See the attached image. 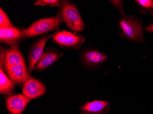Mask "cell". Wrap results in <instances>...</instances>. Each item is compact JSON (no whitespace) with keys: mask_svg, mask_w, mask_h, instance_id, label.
<instances>
[{"mask_svg":"<svg viewBox=\"0 0 153 114\" xmlns=\"http://www.w3.org/2000/svg\"><path fill=\"white\" fill-rule=\"evenodd\" d=\"M119 36L130 42L138 44L144 43L143 22L132 15L121 16L118 22Z\"/></svg>","mask_w":153,"mask_h":114,"instance_id":"6da1fadb","label":"cell"},{"mask_svg":"<svg viewBox=\"0 0 153 114\" xmlns=\"http://www.w3.org/2000/svg\"><path fill=\"white\" fill-rule=\"evenodd\" d=\"M59 10L61 18L68 28L75 32H80L85 29L79 12L75 5L68 1H60Z\"/></svg>","mask_w":153,"mask_h":114,"instance_id":"7a4b0ae2","label":"cell"},{"mask_svg":"<svg viewBox=\"0 0 153 114\" xmlns=\"http://www.w3.org/2000/svg\"><path fill=\"white\" fill-rule=\"evenodd\" d=\"M63 22L58 13L54 17L39 20L24 29L25 38L37 36L55 30Z\"/></svg>","mask_w":153,"mask_h":114,"instance_id":"3957f363","label":"cell"},{"mask_svg":"<svg viewBox=\"0 0 153 114\" xmlns=\"http://www.w3.org/2000/svg\"><path fill=\"white\" fill-rule=\"evenodd\" d=\"M51 37L55 43L65 49H79L85 41L82 35L66 30L55 32Z\"/></svg>","mask_w":153,"mask_h":114,"instance_id":"277c9868","label":"cell"},{"mask_svg":"<svg viewBox=\"0 0 153 114\" xmlns=\"http://www.w3.org/2000/svg\"><path fill=\"white\" fill-rule=\"evenodd\" d=\"M25 38L24 29L21 27L0 28V41L10 46L19 45Z\"/></svg>","mask_w":153,"mask_h":114,"instance_id":"5b68a950","label":"cell"},{"mask_svg":"<svg viewBox=\"0 0 153 114\" xmlns=\"http://www.w3.org/2000/svg\"><path fill=\"white\" fill-rule=\"evenodd\" d=\"M51 37V35H46L39 38L31 46L28 53L29 71L31 74L37 63L43 54V50L46 42Z\"/></svg>","mask_w":153,"mask_h":114,"instance_id":"8992f818","label":"cell"},{"mask_svg":"<svg viewBox=\"0 0 153 114\" xmlns=\"http://www.w3.org/2000/svg\"><path fill=\"white\" fill-rule=\"evenodd\" d=\"M4 70L12 82L19 86H23L24 83L32 77L27 70L25 63L5 68Z\"/></svg>","mask_w":153,"mask_h":114,"instance_id":"52a82bcc","label":"cell"},{"mask_svg":"<svg viewBox=\"0 0 153 114\" xmlns=\"http://www.w3.org/2000/svg\"><path fill=\"white\" fill-rule=\"evenodd\" d=\"M6 107L11 114H21L31 99L22 94L5 97Z\"/></svg>","mask_w":153,"mask_h":114,"instance_id":"ba28073f","label":"cell"},{"mask_svg":"<svg viewBox=\"0 0 153 114\" xmlns=\"http://www.w3.org/2000/svg\"><path fill=\"white\" fill-rule=\"evenodd\" d=\"M46 88L43 83L36 78L27 79L23 85V94L31 99L37 98L45 95Z\"/></svg>","mask_w":153,"mask_h":114,"instance_id":"9c48e42d","label":"cell"},{"mask_svg":"<svg viewBox=\"0 0 153 114\" xmlns=\"http://www.w3.org/2000/svg\"><path fill=\"white\" fill-rule=\"evenodd\" d=\"M62 57L58 50L50 48L45 50L34 68L36 71H42L50 66Z\"/></svg>","mask_w":153,"mask_h":114,"instance_id":"30bf717a","label":"cell"},{"mask_svg":"<svg viewBox=\"0 0 153 114\" xmlns=\"http://www.w3.org/2000/svg\"><path fill=\"white\" fill-rule=\"evenodd\" d=\"M111 103L108 101H94L86 103L79 108L82 114H107Z\"/></svg>","mask_w":153,"mask_h":114,"instance_id":"8fae6325","label":"cell"},{"mask_svg":"<svg viewBox=\"0 0 153 114\" xmlns=\"http://www.w3.org/2000/svg\"><path fill=\"white\" fill-rule=\"evenodd\" d=\"M108 59L106 55L94 49H90L83 52L81 55V60L86 65L95 66L104 62Z\"/></svg>","mask_w":153,"mask_h":114,"instance_id":"7c38bea8","label":"cell"},{"mask_svg":"<svg viewBox=\"0 0 153 114\" xmlns=\"http://www.w3.org/2000/svg\"><path fill=\"white\" fill-rule=\"evenodd\" d=\"M25 63L19 45L11 46L8 49L6 50L4 60L5 68Z\"/></svg>","mask_w":153,"mask_h":114,"instance_id":"4fadbf2b","label":"cell"},{"mask_svg":"<svg viewBox=\"0 0 153 114\" xmlns=\"http://www.w3.org/2000/svg\"><path fill=\"white\" fill-rule=\"evenodd\" d=\"M15 85L6 75L2 68L0 67V93L12 96L15 92Z\"/></svg>","mask_w":153,"mask_h":114,"instance_id":"5bb4252c","label":"cell"},{"mask_svg":"<svg viewBox=\"0 0 153 114\" xmlns=\"http://www.w3.org/2000/svg\"><path fill=\"white\" fill-rule=\"evenodd\" d=\"M134 1L141 15L144 16L145 14L149 13L153 16V0H135Z\"/></svg>","mask_w":153,"mask_h":114,"instance_id":"9a60e30c","label":"cell"},{"mask_svg":"<svg viewBox=\"0 0 153 114\" xmlns=\"http://www.w3.org/2000/svg\"><path fill=\"white\" fill-rule=\"evenodd\" d=\"M15 26L13 24L7 16L6 13L2 10L0 9V28L3 27H13Z\"/></svg>","mask_w":153,"mask_h":114,"instance_id":"2e32d148","label":"cell"},{"mask_svg":"<svg viewBox=\"0 0 153 114\" xmlns=\"http://www.w3.org/2000/svg\"><path fill=\"white\" fill-rule=\"evenodd\" d=\"M60 1L58 0H38L33 3L34 6H46L59 7Z\"/></svg>","mask_w":153,"mask_h":114,"instance_id":"e0dca14e","label":"cell"},{"mask_svg":"<svg viewBox=\"0 0 153 114\" xmlns=\"http://www.w3.org/2000/svg\"><path fill=\"white\" fill-rule=\"evenodd\" d=\"M109 1L118 11L121 14V16H123V15L126 14L125 13L124 9V1H120V0H113V1Z\"/></svg>","mask_w":153,"mask_h":114,"instance_id":"ac0fdd59","label":"cell"},{"mask_svg":"<svg viewBox=\"0 0 153 114\" xmlns=\"http://www.w3.org/2000/svg\"><path fill=\"white\" fill-rule=\"evenodd\" d=\"M143 31L149 33L153 34V21L149 23V24L146 27V28H144Z\"/></svg>","mask_w":153,"mask_h":114,"instance_id":"d6986e66","label":"cell"}]
</instances>
